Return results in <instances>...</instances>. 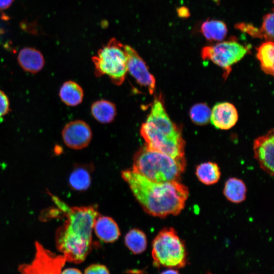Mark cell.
<instances>
[{
  "label": "cell",
  "mask_w": 274,
  "mask_h": 274,
  "mask_svg": "<svg viewBox=\"0 0 274 274\" xmlns=\"http://www.w3.org/2000/svg\"><path fill=\"white\" fill-rule=\"evenodd\" d=\"M52 199L66 217L63 224L56 232L57 249L66 261L80 263L91 251L92 231L98 216L96 208L71 207L55 196H52Z\"/></svg>",
  "instance_id": "obj_1"
},
{
  "label": "cell",
  "mask_w": 274,
  "mask_h": 274,
  "mask_svg": "<svg viewBox=\"0 0 274 274\" xmlns=\"http://www.w3.org/2000/svg\"><path fill=\"white\" fill-rule=\"evenodd\" d=\"M122 177L144 210L154 216L179 214L189 196L188 188L179 181L156 182L132 169L123 171Z\"/></svg>",
  "instance_id": "obj_2"
},
{
  "label": "cell",
  "mask_w": 274,
  "mask_h": 274,
  "mask_svg": "<svg viewBox=\"0 0 274 274\" xmlns=\"http://www.w3.org/2000/svg\"><path fill=\"white\" fill-rule=\"evenodd\" d=\"M140 133L148 148L173 157H184L185 141L181 130L170 120L159 99L154 100Z\"/></svg>",
  "instance_id": "obj_3"
},
{
  "label": "cell",
  "mask_w": 274,
  "mask_h": 274,
  "mask_svg": "<svg viewBox=\"0 0 274 274\" xmlns=\"http://www.w3.org/2000/svg\"><path fill=\"white\" fill-rule=\"evenodd\" d=\"M185 157L175 158L145 146L133 158L132 170L156 182L179 181L185 170Z\"/></svg>",
  "instance_id": "obj_4"
},
{
  "label": "cell",
  "mask_w": 274,
  "mask_h": 274,
  "mask_svg": "<svg viewBox=\"0 0 274 274\" xmlns=\"http://www.w3.org/2000/svg\"><path fill=\"white\" fill-rule=\"evenodd\" d=\"M92 60L97 77L107 75L115 85L123 83L127 72L125 45L112 39L98 50Z\"/></svg>",
  "instance_id": "obj_5"
},
{
  "label": "cell",
  "mask_w": 274,
  "mask_h": 274,
  "mask_svg": "<svg viewBox=\"0 0 274 274\" xmlns=\"http://www.w3.org/2000/svg\"><path fill=\"white\" fill-rule=\"evenodd\" d=\"M152 255L157 266L180 268L187 263L184 244L172 228H164L156 235L152 243Z\"/></svg>",
  "instance_id": "obj_6"
},
{
  "label": "cell",
  "mask_w": 274,
  "mask_h": 274,
  "mask_svg": "<svg viewBox=\"0 0 274 274\" xmlns=\"http://www.w3.org/2000/svg\"><path fill=\"white\" fill-rule=\"evenodd\" d=\"M248 51L246 47L232 40L206 46L202 49L201 55L203 60H211L222 67L227 77L230 72L231 66L241 60Z\"/></svg>",
  "instance_id": "obj_7"
},
{
  "label": "cell",
  "mask_w": 274,
  "mask_h": 274,
  "mask_svg": "<svg viewBox=\"0 0 274 274\" xmlns=\"http://www.w3.org/2000/svg\"><path fill=\"white\" fill-rule=\"evenodd\" d=\"M36 254L30 264L19 266L21 274H60L66 259L63 255H57L36 242Z\"/></svg>",
  "instance_id": "obj_8"
},
{
  "label": "cell",
  "mask_w": 274,
  "mask_h": 274,
  "mask_svg": "<svg viewBox=\"0 0 274 274\" xmlns=\"http://www.w3.org/2000/svg\"><path fill=\"white\" fill-rule=\"evenodd\" d=\"M127 55V72L141 86L147 88L150 94L155 89V79L149 72L143 59L136 51L128 45H125Z\"/></svg>",
  "instance_id": "obj_9"
},
{
  "label": "cell",
  "mask_w": 274,
  "mask_h": 274,
  "mask_svg": "<svg viewBox=\"0 0 274 274\" xmlns=\"http://www.w3.org/2000/svg\"><path fill=\"white\" fill-rule=\"evenodd\" d=\"M62 137L67 147L73 149H81L89 144L92 131L85 122L77 120L65 125L62 131Z\"/></svg>",
  "instance_id": "obj_10"
},
{
  "label": "cell",
  "mask_w": 274,
  "mask_h": 274,
  "mask_svg": "<svg viewBox=\"0 0 274 274\" xmlns=\"http://www.w3.org/2000/svg\"><path fill=\"white\" fill-rule=\"evenodd\" d=\"M254 157L260 167L271 176L273 175V130H270L266 134L255 140L253 144Z\"/></svg>",
  "instance_id": "obj_11"
},
{
  "label": "cell",
  "mask_w": 274,
  "mask_h": 274,
  "mask_svg": "<svg viewBox=\"0 0 274 274\" xmlns=\"http://www.w3.org/2000/svg\"><path fill=\"white\" fill-rule=\"evenodd\" d=\"M237 120V110L231 103H217L211 111L210 120L216 128L229 129L235 125Z\"/></svg>",
  "instance_id": "obj_12"
},
{
  "label": "cell",
  "mask_w": 274,
  "mask_h": 274,
  "mask_svg": "<svg viewBox=\"0 0 274 274\" xmlns=\"http://www.w3.org/2000/svg\"><path fill=\"white\" fill-rule=\"evenodd\" d=\"M18 61L24 71L33 74L40 71L45 64L41 52L31 47H25L20 50L18 55Z\"/></svg>",
  "instance_id": "obj_13"
},
{
  "label": "cell",
  "mask_w": 274,
  "mask_h": 274,
  "mask_svg": "<svg viewBox=\"0 0 274 274\" xmlns=\"http://www.w3.org/2000/svg\"><path fill=\"white\" fill-rule=\"evenodd\" d=\"M93 229L97 236L106 243H112L120 235L116 223L110 217L99 216L96 218Z\"/></svg>",
  "instance_id": "obj_14"
},
{
  "label": "cell",
  "mask_w": 274,
  "mask_h": 274,
  "mask_svg": "<svg viewBox=\"0 0 274 274\" xmlns=\"http://www.w3.org/2000/svg\"><path fill=\"white\" fill-rule=\"evenodd\" d=\"M59 95L65 105L76 106L82 101L84 92L78 83L73 81H68L64 82L60 87Z\"/></svg>",
  "instance_id": "obj_15"
},
{
  "label": "cell",
  "mask_w": 274,
  "mask_h": 274,
  "mask_svg": "<svg viewBox=\"0 0 274 274\" xmlns=\"http://www.w3.org/2000/svg\"><path fill=\"white\" fill-rule=\"evenodd\" d=\"M93 117L99 122L108 123L114 119L116 115V108L114 104L100 99L93 102L91 107Z\"/></svg>",
  "instance_id": "obj_16"
},
{
  "label": "cell",
  "mask_w": 274,
  "mask_h": 274,
  "mask_svg": "<svg viewBox=\"0 0 274 274\" xmlns=\"http://www.w3.org/2000/svg\"><path fill=\"white\" fill-rule=\"evenodd\" d=\"M223 193L229 201L233 203H240L246 199L247 188L242 180L231 178L225 182Z\"/></svg>",
  "instance_id": "obj_17"
},
{
  "label": "cell",
  "mask_w": 274,
  "mask_h": 274,
  "mask_svg": "<svg viewBox=\"0 0 274 274\" xmlns=\"http://www.w3.org/2000/svg\"><path fill=\"white\" fill-rule=\"evenodd\" d=\"M195 174L199 181L207 185L216 183L221 176L220 169L218 164L210 161L197 165Z\"/></svg>",
  "instance_id": "obj_18"
},
{
  "label": "cell",
  "mask_w": 274,
  "mask_h": 274,
  "mask_svg": "<svg viewBox=\"0 0 274 274\" xmlns=\"http://www.w3.org/2000/svg\"><path fill=\"white\" fill-rule=\"evenodd\" d=\"M257 50L256 56L260 62L262 70L267 74L273 76L274 44L273 42H264Z\"/></svg>",
  "instance_id": "obj_19"
},
{
  "label": "cell",
  "mask_w": 274,
  "mask_h": 274,
  "mask_svg": "<svg viewBox=\"0 0 274 274\" xmlns=\"http://www.w3.org/2000/svg\"><path fill=\"white\" fill-rule=\"evenodd\" d=\"M201 32L209 41H221L226 37L227 28L223 22L210 20H207L202 24Z\"/></svg>",
  "instance_id": "obj_20"
},
{
  "label": "cell",
  "mask_w": 274,
  "mask_h": 274,
  "mask_svg": "<svg viewBox=\"0 0 274 274\" xmlns=\"http://www.w3.org/2000/svg\"><path fill=\"white\" fill-rule=\"evenodd\" d=\"M125 243L132 253L136 254H140L146 249V236L141 230L132 229L126 234Z\"/></svg>",
  "instance_id": "obj_21"
},
{
  "label": "cell",
  "mask_w": 274,
  "mask_h": 274,
  "mask_svg": "<svg viewBox=\"0 0 274 274\" xmlns=\"http://www.w3.org/2000/svg\"><path fill=\"white\" fill-rule=\"evenodd\" d=\"M69 182L72 188L78 191L86 190L89 186L91 178L88 172L81 167L76 168L71 173Z\"/></svg>",
  "instance_id": "obj_22"
},
{
  "label": "cell",
  "mask_w": 274,
  "mask_h": 274,
  "mask_svg": "<svg viewBox=\"0 0 274 274\" xmlns=\"http://www.w3.org/2000/svg\"><path fill=\"white\" fill-rule=\"evenodd\" d=\"M189 114L193 122L197 125H202L209 122L211 110L207 104L199 103L191 107Z\"/></svg>",
  "instance_id": "obj_23"
},
{
  "label": "cell",
  "mask_w": 274,
  "mask_h": 274,
  "mask_svg": "<svg viewBox=\"0 0 274 274\" xmlns=\"http://www.w3.org/2000/svg\"><path fill=\"white\" fill-rule=\"evenodd\" d=\"M273 13H268L265 15L263 19L262 24L260 30L263 38L267 41L273 40Z\"/></svg>",
  "instance_id": "obj_24"
},
{
  "label": "cell",
  "mask_w": 274,
  "mask_h": 274,
  "mask_svg": "<svg viewBox=\"0 0 274 274\" xmlns=\"http://www.w3.org/2000/svg\"><path fill=\"white\" fill-rule=\"evenodd\" d=\"M236 27L245 31L253 37L263 38L262 35L260 30L253 25L250 24L240 23L237 24Z\"/></svg>",
  "instance_id": "obj_25"
},
{
  "label": "cell",
  "mask_w": 274,
  "mask_h": 274,
  "mask_svg": "<svg viewBox=\"0 0 274 274\" xmlns=\"http://www.w3.org/2000/svg\"><path fill=\"white\" fill-rule=\"evenodd\" d=\"M10 111V103L7 95L0 90V118L6 115Z\"/></svg>",
  "instance_id": "obj_26"
},
{
  "label": "cell",
  "mask_w": 274,
  "mask_h": 274,
  "mask_svg": "<svg viewBox=\"0 0 274 274\" xmlns=\"http://www.w3.org/2000/svg\"><path fill=\"white\" fill-rule=\"evenodd\" d=\"M84 274H110L107 268L103 265L94 264L88 266Z\"/></svg>",
  "instance_id": "obj_27"
},
{
  "label": "cell",
  "mask_w": 274,
  "mask_h": 274,
  "mask_svg": "<svg viewBox=\"0 0 274 274\" xmlns=\"http://www.w3.org/2000/svg\"><path fill=\"white\" fill-rule=\"evenodd\" d=\"M178 14L181 17L186 18L189 16V9L185 7L179 8L177 10Z\"/></svg>",
  "instance_id": "obj_28"
},
{
  "label": "cell",
  "mask_w": 274,
  "mask_h": 274,
  "mask_svg": "<svg viewBox=\"0 0 274 274\" xmlns=\"http://www.w3.org/2000/svg\"><path fill=\"white\" fill-rule=\"evenodd\" d=\"M14 0H0V10H5L8 8Z\"/></svg>",
  "instance_id": "obj_29"
},
{
  "label": "cell",
  "mask_w": 274,
  "mask_h": 274,
  "mask_svg": "<svg viewBox=\"0 0 274 274\" xmlns=\"http://www.w3.org/2000/svg\"><path fill=\"white\" fill-rule=\"evenodd\" d=\"M60 274H82L78 269L74 268H69L64 270Z\"/></svg>",
  "instance_id": "obj_30"
},
{
  "label": "cell",
  "mask_w": 274,
  "mask_h": 274,
  "mask_svg": "<svg viewBox=\"0 0 274 274\" xmlns=\"http://www.w3.org/2000/svg\"><path fill=\"white\" fill-rule=\"evenodd\" d=\"M160 274H180L177 270L175 269H167L162 272Z\"/></svg>",
  "instance_id": "obj_31"
},
{
  "label": "cell",
  "mask_w": 274,
  "mask_h": 274,
  "mask_svg": "<svg viewBox=\"0 0 274 274\" xmlns=\"http://www.w3.org/2000/svg\"><path fill=\"white\" fill-rule=\"evenodd\" d=\"M209 274H210V273H209Z\"/></svg>",
  "instance_id": "obj_32"
}]
</instances>
